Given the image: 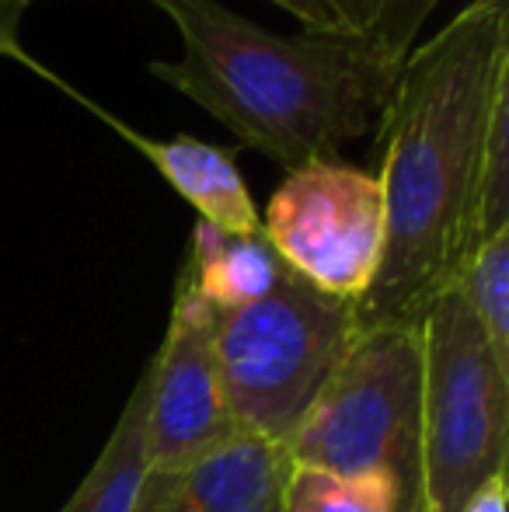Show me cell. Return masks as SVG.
Masks as SVG:
<instances>
[{
	"instance_id": "1",
	"label": "cell",
	"mask_w": 509,
	"mask_h": 512,
	"mask_svg": "<svg viewBox=\"0 0 509 512\" xmlns=\"http://www.w3.org/2000/svg\"><path fill=\"white\" fill-rule=\"evenodd\" d=\"M509 88V0H471L415 46L377 119L384 251L356 331L422 324L482 244L478 178L492 105Z\"/></svg>"
},
{
	"instance_id": "2",
	"label": "cell",
	"mask_w": 509,
	"mask_h": 512,
	"mask_svg": "<svg viewBox=\"0 0 509 512\" xmlns=\"http://www.w3.org/2000/svg\"><path fill=\"white\" fill-rule=\"evenodd\" d=\"M154 4L175 21L182 60H154L150 77L286 171L367 136L398 81V60L349 35H276L220 0Z\"/></svg>"
},
{
	"instance_id": "3",
	"label": "cell",
	"mask_w": 509,
	"mask_h": 512,
	"mask_svg": "<svg viewBox=\"0 0 509 512\" xmlns=\"http://www.w3.org/2000/svg\"><path fill=\"white\" fill-rule=\"evenodd\" d=\"M293 467L387 478L408 512L422 499V324L356 331L328 384L286 439Z\"/></svg>"
},
{
	"instance_id": "4",
	"label": "cell",
	"mask_w": 509,
	"mask_h": 512,
	"mask_svg": "<svg viewBox=\"0 0 509 512\" xmlns=\"http://www.w3.org/2000/svg\"><path fill=\"white\" fill-rule=\"evenodd\" d=\"M356 338V307L328 297L286 265L262 300L213 310L220 384L241 432L293 436Z\"/></svg>"
},
{
	"instance_id": "5",
	"label": "cell",
	"mask_w": 509,
	"mask_h": 512,
	"mask_svg": "<svg viewBox=\"0 0 509 512\" xmlns=\"http://www.w3.org/2000/svg\"><path fill=\"white\" fill-rule=\"evenodd\" d=\"M509 377L450 286L422 317V499L426 512H461L464 502L506 474Z\"/></svg>"
},
{
	"instance_id": "6",
	"label": "cell",
	"mask_w": 509,
	"mask_h": 512,
	"mask_svg": "<svg viewBox=\"0 0 509 512\" xmlns=\"http://www.w3.org/2000/svg\"><path fill=\"white\" fill-rule=\"evenodd\" d=\"M262 234L300 279L356 304L384 251L381 182L335 157L286 171L265 206Z\"/></svg>"
},
{
	"instance_id": "7",
	"label": "cell",
	"mask_w": 509,
	"mask_h": 512,
	"mask_svg": "<svg viewBox=\"0 0 509 512\" xmlns=\"http://www.w3.org/2000/svg\"><path fill=\"white\" fill-rule=\"evenodd\" d=\"M241 432L220 384L213 307L185 290L171 297V321L161 349L150 356L147 474L171 481L189 464Z\"/></svg>"
},
{
	"instance_id": "8",
	"label": "cell",
	"mask_w": 509,
	"mask_h": 512,
	"mask_svg": "<svg viewBox=\"0 0 509 512\" xmlns=\"http://www.w3.org/2000/svg\"><path fill=\"white\" fill-rule=\"evenodd\" d=\"M290 467L283 443L234 432L171 481H143L133 512H283Z\"/></svg>"
},
{
	"instance_id": "9",
	"label": "cell",
	"mask_w": 509,
	"mask_h": 512,
	"mask_svg": "<svg viewBox=\"0 0 509 512\" xmlns=\"http://www.w3.org/2000/svg\"><path fill=\"white\" fill-rule=\"evenodd\" d=\"M63 91L77 98L88 112H95L102 122H109L126 143H133L157 171L161 178L199 213V220L210 227L224 230V234H262V216L248 192L245 178L238 171V157L234 150L213 147L196 136H171V140H150V136L136 133L133 126H126L123 119L109 115L98 102L77 95L74 88L60 84Z\"/></svg>"
},
{
	"instance_id": "10",
	"label": "cell",
	"mask_w": 509,
	"mask_h": 512,
	"mask_svg": "<svg viewBox=\"0 0 509 512\" xmlns=\"http://www.w3.org/2000/svg\"><path fill=\"white\" fill-rule=\"evenodd\" d=\"M283 272L286 262L265 234H224L199 220L175 290L192 293L213 310H238L262 300Z\"/></svg>"
},
{
	"instance_id": "11",
	"label": "cell",
	"mask_w": 509,
	"mask_h": 512,
	"mask_svg": "<svg viewBox=\"0 0 509 512\" xmlns=\"http://www.w3.org/2000/svg\"><path fill=\"white\" fill-rule=\"evenodd\" d=\"M147 411H150V363L143 366L123 415L102 446L95 467L60 512H133L147 474Z\"/></svg>"
},
{
	"instance_id": "12",
	"label": "cell",
	"mask_w": 509,
	"mask_h": 512,
	"mask_svg": "<svg viewBox=\"0 0 509 512\" xmlns=\"http://www.w3.org/2000/svg\"><path fill=\"white\" fill-rule=\"evenodd\" d=\"M496 366L509 377V227L485 237L457 279Z\"/></svg>"
},
{
	"instance_id": "13",
	"label": "cell",
	"mask_w": 509,
	"mask_h": 512,
	"mask_svg": "<svg viewBox=\"0 0 509 512\" xmlns=\"http://www.w3.org/2000/svg\"><path fill=\"white\" fill-rule=\"evenodd\" d=\"M325 4L339 18L342 35L405 63L440 0H325Z\"/></svg>"
},
{
	"instance_id": "14",
	"label": "cell",
	"mask_w": 509,
	"mask_h": 512,
	"mask_svg": "<svg viewBox=\"0 0 509 512\" xmlns=\"http://www.w3.org/2000/svg\"><path fill=\"white\" fill-rule=\"evenodd\" d=\"M283 512H408V506L387 478H339L290 467Z\"/></svg>"
},
{
	"instance_id": "15",
	"label": "cell",
	"mask_w": 509,
	"mask_h": 512,
	"mask_svg": "<svg viewBox=\"0 0 509 512\" xmlns=\"http://www.w3.org/2000/svg\"><path fill=\"white\" fill-rule=\"evenodd\" d=\"M478 227L482 241L509 227V88L496 98L478 178Z\"/></svg>"
},
{
	"instance_id": "16",
	"label": "cell",
	"mask_w": 509,
	"mask_h": 512,
	"mask_svg": "<svg viewBox=\"0 0 509 512\" xmlns=\"http://www.w3.org/2000/svg\"><path fill=\"white\" fill-rule=\"evenodd\" d=\"M279 11H286L290 18L300 21L304 32H321V35H342L339 18L332 14V7L325 0H269Z\"/></svg>"
},
{
	"instance_id": "17",
	"label": "cell",
	"mask_w": 509,
	"mask_h": 512,
	"mask_svg": "<svg viewBox=\"0 0 509 512\" xmlns=\"http://www.w3.org/2000/svg\"><path fill=\"white\" fill-rule=\"evenodd\" d=\"M28 4H32V0H0V56H14V60H21L25 67L39 70V63H35L18 42V21Z\"/></svg>"
},
{
	"instance_id": "18",
	"label": "cell",
	"mask_w": 509,
	"mask_h": 512,
	"mask_svg": "<svg viewBox=\"0 0 509 512\" xmlns=\"http://www.w3.org/2000/svg\"><path fill=\"white\" fill-rule=\"evenodd\" d=\"M461 512H506V474L492 478L489 485H482Z\"/></svg>"
}]
</instances>
